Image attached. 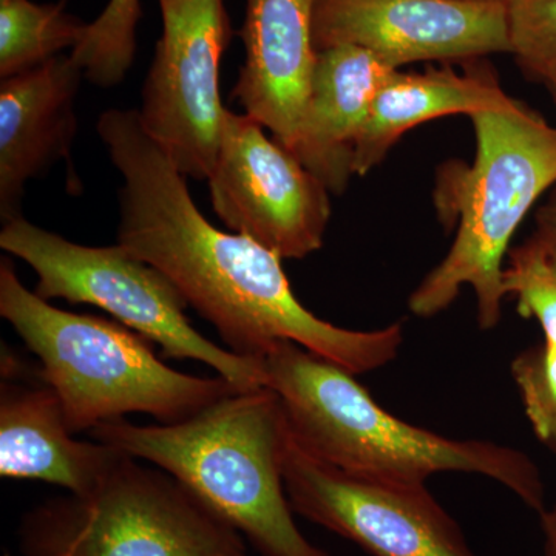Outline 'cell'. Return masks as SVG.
Returning <instances> with one entry per match:
<instances>
[{
  "label": "cell",
  "mask_w": 556,
  "mask_h": 556,
  "mask_svg": "<svg viewBox=\"0 0 556 556\" xmlns=\"http://www.w3.org/2000/svg\"><path fill=\"white\" fill-rule=\"evenodd\" d=\"M90 434L178 479L260 555L329 556L292 517L283 478L291 428L269 388L237 391L172 426H135L124 417Z\"/></svg>",
  "instance_id": "3957f363"
},
{
  "label": "cell",
  "mask_w": 556,
  "mask_h": 556,
  "mask_svg": "<svg viewBox=\"0 0 556 556\" xmlns=\"http://www.w3.org/2000/svg\"><path fill=\"white\" fill-rule=\"evenodd\" d=\"M97 129L123 177L118 243L166 274L229 351L263 361L277 343L292 342L356 376L397 357L402 324L356 331L314 316L295 298L283 258L212 226L138 110H105Z\"/></svg>",
  "instance_id": "6da1fadb"
},
{
  "label": "cell",
  "mask_w": 556,
  "mask_h": 556,
  "mask_svg": "<svg viewBox=\"0 0 556 556\" xmlns=\"http://www.w3.org/2000/svg\"><path fill=\"white\" fill-rule=\"evenodd\" d=\"M266 387L287 413L292 439L320 463L354 477L427 484L438 473L481 475L538 515L546 485L525 452L482 439H455L388 413L353 372L292 342L263 357Z\"/></svg>",
  "instance_id": "7a4b0ae2"
},
{
  "label": "cell",
  "mask_w": 556,
  "mask_h": 556,
  "mask_svg": "<svg viewBox=\"0 0 556 556\" xmlns=\"http://www.w3.org/2000/svg\"><path fill=\"white\" fill-rule=\"evenodd\" d=\"M477 137L473 163L448 161L438 172L434 206L456 237L444 260L408 300L417 317L448 308L470 287L479 328L503 317L504 260L522 219L556 186V127L517 100L470 116Z\"/></svg>",
  "instance_id": "277c9868"
},
{
  "label": "cell",
  "mask_w": 556,
  "mask_h": 556,
  "mask_svg": "<svg viewBox=\"0 0 556 556\" xmlns=\"http://www.w3.org/2000/svg\"><path fill=\"white\" fill-rule=\"evenodd\" d=\"M314 43L358 47L394 70L510 53L507 0H316Z\"/></svg>",
  "instance_id": "8fae6325"
},
{
  "label": "cell",
  "mask_w": 556,
  "mask_h": 556,
  "mask_svg": "<svg viewBox=\"0 0 556 556\" xmlns=\"http://www.w3.org/2000/svg\"><path fill=\"white\" fill-rule=\"evenodd\" d=\"M0 316L39 357V376L60 397L73 434L131 413L172 426L240 391L229 380L167 367L152 342L119 321L56 308L0 260Z\"/></svg>",
  "instance_id": "5b68a950"
},
{
  "label": "cell",
  "mask_w": 556,
  "mask_h": 556,
  "mask_svg": "<svg viewBox=\"0 0 556 556\" xmlns=\"http://www.w3.org/2000/svg\"><path fill=\"white\" fill-rule=\"evenodd\" d=\"M314 9L316 0H248L241 30L247 61L232 98L289 150L317 65Z\"/></svg>",
  "instance_id": "4fadbf2b"
},
{
  "label": "cell",
  "mask_w": 556,
  "mask_h": 556,
  "mask_svg": "<svg viewBox=\"0 0 556 556\" xmlns=\"http://www.w3.org/2000/svg\"><path fill=\"white\" fill-rule=\"evenodd\" d=\"M533 239L556 260V186L551 199L536 212V229Z\"/></svg>",
  "instance_id": "7402d4cb"
},
{
  "label": "cell",
  "mask_w": 556,
  "mask_h": 556,
  "mask_svg": "<svg viewBox=\"0 0 556 556\" xmlns=\"http://www.w3.org/2000/svg\"><path fill=\"white\" fill-rule=\"evenodd\" d=\"M538 79L546 87L556 108V68L547 70V72H544Z\"/></svg>",
  "instance_id": "cb8c5ba5"
},
{
  "label": "cell",
  "mask_w": 556,
  "mask_h": 556,
  "mask_svg": "<svg viewBox=\"0 0 556 556\" xmlns=\"http://www.w3.org/2000/svg\"><path fill=\"white\" fill-rule=\"evenodd\" d=\"M0 248L35 269V292L47 302L62 299L97 306L160 345L164 357L201 362L240 391L266 387L263 361L239 356L204 338L186 316L188 302L170 278L119 243H73L20 217L3 223Z\"/></svg>",
  "instance_id": "52a82bcc"
},
{
  "label": "cell",
  "mask_w": 556,
  "mask_h": 556,
  "mask_svg": "<svg viewBox=\"0 0 556 556\" xmlns=\"http://www.w3.org/2000/svg\"><path fill=\"white\" fill-rule=\"evenodd\" d=\"M141 14L139 0H110L97 21L89 24L86 38L70 54L91 84L110 89L126 78L137 51Z\"/></svg>",
  "instance_id": "ac0fdd59"
},
{
  "label": "cell",
  "mask_w": 556,
  "mask_h": 556,
  "mask_svg": "<svg viewBox=\"0 0 556 556\" xmlns=\"http://www.w3.org/2000/svg\"><path fill=\"white\" fill-rule=\"evenodd\" d=\"M394 68L358 47L318 51L308 101L291 152L331 193L354 175V153L376 94Z\"/></svg>",
  "instance_id": "9a60e30c"
},
{
  "label": "cell",
  "mask_w": 556,
  "mask_h": 556,
  "mask_svg": "<svg viewBox=\"0 0 556 556\" xmlns=\"http://www.w3.org/2000/svg\"><path fill=\"white\" fill-rule=\"evenodd\" d=\"M163 36L141 90L142 124L186 177L207 179L226 109L219 64L232 28L225 0H159Z\"/></svg>",
  "instance_id": "ba28073f"
},
{
  "label": "cell",
  "mask_w": 556,
  "mask_h": 556,
  "mask_svg": "<svg viewBox=\"0 0 556 556\" xmlns=\"http://www.w3.org/2000/svg\"><path fill=\"white\" fill-rule=\"evenodd\" d=\"M510 372L533 433L556 455V345L527 348L511 361Z\"/></svg>",
  "instance_id": "ffe728a7"
},
{
  "label": "cell",
  "mask_w": 556,
  "mask_h": 556,
  "mask_svg": "<svg viewBox=\"0 0 556 556\" xmlns=\"http://www.w3.org/2000/svg\"><path fill=\"white\" fill-rule=\"evenodd\" d=\"M65 2L0 0V78L39 67L83 42L89 24L70 14Z\"/></svg>",
  "instance_id": "e0dca14e"
},
{
  "label": "cell",
  "mask_w": 556,
  "mask_h": 556,
  "mask_svg": "<svg viewBox=\"0 0 556 556\" xmlns=\"http://www.w3.org/2000/svg\"><path fill=\"white\" fill-rule=\"evenodd\" d=\"M285 489L292 510L372 556H477L427 484L354 477L289 441Z\"/></svg>",
  "instance_id": "30bf717a"
},
{
  "label": "cell",
  "mask_w": 556,
  "mask_h": 556,
  "mask_svg": "<svg viewBox=\"0 0 556 556\" xmlns=\"http://www.w3.org/2000/svg\"><path fill=\"white\" fill-rule=\"evenodd\" d=\"M503 288L522 317L535 318L543 342L556 345V260L533 237L508 252Z\"/></svg>",
  "instance_id": "d6986e66"
},
{
  "label": "cell",
  "mask_w": 556,
  "mask_h": 556,
  "mask_svg": "<svg viewBox=\"0 0 556 556\" xmlns=\"http://www.w3.org/2000/svg\"><path fill=\"white\" fill-rule=\"evenodd\" d=\"M514 102L489 68L457 73L450 67L424 73L393 70L375 104L354 153V175L365 177L382 163L407 131L447 115H468L507 108Z\"/></svg>",
  "instance_id": "2e32d148"
},
{
  "label": "cell",
  "mask_w": 556,
  "mask_h": 556,
  "mask_svg": "<svg viewBox=\"0 0 556 556\" xmlns=\"http://www.w3.org/2000/svg\"><path fill=\"white\" fill-rule=\"evenodd\" d=\"M86 78L78 62L54 58L0 83V218L24 217L22 200L30 179L43 177L60 161L79 188L72 148L78 130L76 97Z\"/></svg>",
  "instance_id": "7c38bea8"
},
{
  "label": "cell",
  "mask_w": 556,
  "mask_h": 556,
  "mask_svg": "<svg viewBox=\"0 0 556 556\" xmlns=\"http://www.w3.org/2000/svg\"><path fill=\"white\" fill-rule=\"evenodd\" d=\"M510 53L529 75L556 68V0H507Z\"/></svg>",
  "instance_id": "44dd1931"
},
{
  "label": "cell",
  "mask_w": 556,
  "mask_h": 556,
  "mask_svg": "<svg viewBox=\"0 0 556 556\" xmlns=\"http://www.w3.org/2000/svg\"><path fill=\"white\" fill-rule=\"evenodd\" d=\"M21 543L27 556H249L243 536L188 486L129 455L89 495L28 514Z\"/></svg>",
  "instance_id": "8992f818"
},
{
  "label": "cell",
  "mask_w": 556,
  "mask_h": 556,
  "mask_svg": "<svg viewBox=\"0 0 556 556\" xmlns=\"http://www.w3.org/2000/svg\"><path fill=\"white\" fill-rule=\"evenodd\" d=\"M247 115L226 110L207 177L215 214L278 257L318 251L331 218L329 190L291 150Z\"/></svg>",
  "instance_id": "9c48e42d"
},
{
  "label": "cell",
  "mask_w": 556,
  "mask_h": 556,
  "mask_svg": "<svg viewBox=\"0 0 556 556\" xmlns=\"http://www.w3.org/2000/svg\"><path fill=\"white\" fill-rule=\"evenodd\" d=\"M540 521L544 535V552L546 556H556V503L541 511Z\"/></svg>",
  "instance_id": "603a6c76"
},
{
  "label": "cell",
  "mask_w": 556,
  "mask_h": 556,
  "mask_svg": "<svg viewBox=\"0 0 556 556\" xmlns=\"http://www.w3.org/2000/svg\"><path fill=\"white\" fill-rule=\"evenodd\" d=\"M127 453L102 442L73 439L53 388L2 379L0 475L36 479L84 496L104 481Z\"/></svg>",
  "instance_id": "5bb4252c"
}]
</instances>
